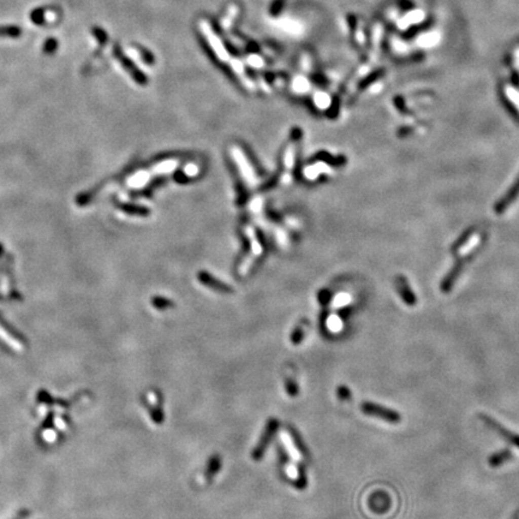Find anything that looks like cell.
<instances>
[{"label":"cell","mask_w":519,"mask_h":519,"mask_svg":"<svg viewBox=\"0 0 519 519\" xmlns=\"http://www.w3.org/2000/svg\"><path fill=\"white\" fill-rule=\"evenodd\" d=\"M279 427H280V422H279L277 418L272 417L267 421V423H266V426H265V429H264V431H262L261 436H260V439H258L257 445H256L255 449L252 450L251 458L254 459L255 462H258V460H261L262 458H264L266 451H267L268 446L271 445L272 440L274 439V436H275V434H277Z\"/></svg>","instance_id":"cell-1"},{"label":"cell","mask_w":519,"mask_h":519,"mask_svg":"<svg viewBox=\"0 0 519 519\" xmlns=\"http://www.w3.org/2000/svg\"><path fill=\"white\" fill-rule=\"evenodd\" d=\"M361 410L366 416L376 417L392 424H397L401 421V415L397 410L382 406V405L373 403V401H363L361 404Z\"/></svg>","instance_id":"cell-2"},{"label":"cell","mask_w":519,"mask_h":519,"mask_svg":"<svg viewBox=\"0 0 519 519\" xmlns=\"http://www.w3.org/2000/svg\"><path fill=\"white\" fill-rule=\"evenodd\" d=\"M478 418L486 424L487 427L491 428V429L494 430L496 434H499V435L504 437V439L507 441L508 443H511L512 446L519 449V434L514 433V431L508 429V428H506L504 424H501L500 422L496 421L494 417L489 416V415H487L485 413H479Z\"/></svg>","instance_id":"cell-3"},{"label":"cell","mask_w":519,"mask_h":519,"mask_svg":"<svg viewBox=\"0 0 519 519\" xmlns=\"http://www.w3.org/2000/svg\"><path fill=\"white\" fill-rule=\"evenodd\" d=\"M232 154H233V159H235L237 165H238L239 170L242 171L243 178H244L245 181L249 184V186L254 187L256 184V174H255L254 170H252L251 165H249L248 160H246L244 153H243L242 151H239L238 148H233Z\"/></svg>","instance_id":"cell-4"},{"label":"cell","mask_w":519,"mask_h":519,"mask_svg":"<svg viewBox=\"0 0 519 519\" xmlns=\"http://www.w3.org/2000/svg\"><path fill=\"white\" fill-rule=\"evenodd\" d=\"M113 54H115L117 59L121 61V64L123 65V66H124V69H126L130 73H131L132 79L137 81L138 83H145V82H147V79H145L144 75L142 73L141 71L137 69V67H136V65L132 63V61L130 60L128 57L123 54V52L121 50V47H119V45L116 44L115 46H113Z\"/></svg>","instance_id":"cell-5"},{"label":"cell","mask_w":519,"mask_h":519,"mask_svg":"<svg viewBox=\"0 0 519 519\" xmlns=\"http://www.w3.org/2000/svg\"><path fill=\"white\" fill-rule=\"evenodd\" d=\"M518 195H519V177L515 179L513 186H512L510 189L507 190V193H506L504 196H502L501 199L498 201V203L495 204V212L498 214L504 213L505 210L507 209L512 203H513V201L517 199Z\"/></svg>","instance_id":"cell-6"},{"label":"cell","mask_w":519,"mask_h":519,"mask_svg":"<svg viewBox=\"0 0 519 519\" xmlns=\"http://www.w3.org/2000/svg\"><path fill=\"white\" fill-rule=\"evenodd\" d=\"M512 458H513V452H512V451H510V450L498 451V452L493 453L492 456H489L488 465L492 466V468H499V466H502L504 464L510 462Z\"/></svg>","instance_id":"cell-7"},{"label":"cell","mask_w":519,"mask_h":519,"mask_svg":"<svg viewBox=\"0 0 519 519\" xmlns=\"http://www.w3.org/2000/svg\"><path fill=\"white\" fill-rule=\"evenodd\" d=\"M223 466V460L221 458H220L219 454H214V456H212L208 460V463H207V468H206V472H204V478H206L207 482H210L212 479L215 477L216 475H218V472L220 471V469H221Z\"/></svg>","instance_id":"cell-8"},{"label":"cell","mask_w":519,"mask_h":519,"mask_svg":"<svg viewBox=\"0 0 519 519\" xmlns=\"http://www.w3.org/2000/svg\"><path fill=\"white\" fill-rule=\"evenodd\" d=\"M398 288L401 294V298H403V301L407 304V306H415V304H416V296H415L414 292L410 290V287H409L405 279H398Z\"/></svg>","instance_id":"cell-9"},{"label":"cell","mask_w":519,"mask_h":519,"mask_svg":"<svg viewBox=\"0 0 519 519\" xmlns=\"http://www.w3.org/2000/svg\"><path fill=\"white\" fill-rule=\"evenodd\" d=\"M462 268H463L462 262H458V264L454 266V268L450 272L445 280H443L442 284H441V291L449 292L451 288H452L454 283H456L457 278H458L460 271H462Z\"/></svg>","instance_id":"cell-10"},{"label":"cell","mask_w":519,"mask_h":519,"mask_svg":"<svg viewBox=\"0 0 519 519\" xmlns=\"http://www.w3.org/2000/svg\"><path fill=\"white\" fill-rule=\"evenodd\" d=\"M285 391H286L288 397L294 398L297 397L298 393H300V387H298L297 382L294 381L293 379L287 378L286 380H285Z\"/></svg>","instance_id":"cell-11"},{"label":"cell","mask_w":519,"mask_h":519,"mask_svg":"<svg viewBox=\"0 0 519 519\" xmlns=\"http://www.w3.org/2000/svg\"><path fill=\"white\" fill-rule=\"evenodd\" d=\"M293 161H294V148H293V145H290V147L287 148L286 155H285V168H286V172L288 171V173H290L292 167H293Z\"/></svg>","instance_id":"cell-12"},{"label":"cell","mask_w":519,"mask_h":519,"mask_svg":"<svg viewBox=\"0 0 519 519\" xmlns=\"http://www.w3.org/2000/svg\"><path fill=\"white\" fill-rule=\"evenodd\" d=\"M177 166L176 160H167L165 162H161L159 166H157V171L159 173H168V172L173 171Z\"/></svg>","instance_id":"cell-13"},{"label":"cell","mask_w":519,"mask_h":519,"mask_svg":"<svg viewBox=\"0 0 519 519\" xmlns=\"http://www.w3.org/2000/svg\"><path fill=\"white\" fill-rule=\"evenodd\" d=\"M92 32H93L94 36L97 39V41H99L100 44L101 45L107 44V41H108V35H107V32L105 30H102V29L99 27H94L92 29Z\"/></svg>","instance_id":"cell-14"},{"label":"cell","mask_w":519,"mask_h":519,"mask_svg":"<svg viewBox=\"0 0 519 519\" xmlns=\"http://www.w3.org/2000/svg\"><path fill=\"white\" fill-rule=\"evenodd\" d=\"M44 12H45V11H44V10H42V9H36V10H34V11H32V12H31V15H30L31 21L34 22L35 24H39V25L44 24V22H45V19H44Z\"/></svg>","instance_id":"cell-15"},{"label":"cell","mask_w":519,"mask_h":519,"mask_svg":"<svg viewBox=\"0 0 519 519\" xmlns=\"http://www.w3.org/2000/svg\"><path fill=\"white\" fill-rule=\"evenodd\" d=\"M57 47H58V41L56 40V39L50 38V39H47L46 42H45L44 51H45V53L51 54L57 50Z\"/></svg>","instance_id":"cell-16"},{"label":"cell","mask_w":519,"mask_h":519,"mask_svg":"<svg viewBox=\"0 0 519 519\" xmlns=\"http://www.w3.org/2000/svg\"><path fill=\"white\" fill-rule=\"evenodd\" d=\"M0 35H9V36L17 38L18 35H21V29H18L16 27L0 28Z\"/></svg>","instance_id":"cell-17"},{"label":"cell","mask_w":519,"mask_h":519,"mask_svg":"<svg viewBox=\"0 0 519 519\" xmlns=\"http://www.w3.org/2000/svg\"><path fill=\"white\" fill-rule=\"evenodd\" d=\"M337 394H338L340 400H349L351 398V392L346 386H339L337 389Z\"/></svg>","instance_id":"cell-18"},{"label":"cell","mask_w":519,"mask_h":519,"mask_svg":"<svg viewBox=\"0 0 519 519\" xmlns=\"http://www.w3.org/2000/svg\"><path fill=\"white\" fill-rule=\"evenodd\" d=\"M316 106H319L320 108H326V107L329 106V99H328V95H326V94H319V95H316Z\"/></svg>","instance_id":"cell-19"},{"label":"cell","mask_w":519,"mask_h":519,"mask_svg":"<svg viewBox=\"0 0 519 519\" xmlns=\"http://www.w3.org/2000/svg\"><path fill=\"white\" fill-rule=\"evenodd\" d=\"M303 338H304L303 329H302L301 327H298V328H296V330L292 333L291 342H292V344H294V345H297V344H300L302 340H303Z\"/></svg>","instance_id":"cell-20"},{"label":"cell","mask_w":519,"mask_h":519,"mask_svg":"<svg viewBox=\"0 0 519 519\" xmlns=\"http://www.w3.org/2000/svg\"><path fill=\"white\" fill-rule=\"evenodd\" d=\"M137 50L139 52V54H141V58L145 61V63H148V64L154 63V58L151 54V52H148L147 50H144L143 47H139V46H138Z\"/></svg>","instance_id":"cell-21"},{"label":"cell","mask_w":519,"mask_h":519,"mask_svg":"<svg viewBox=\"0 0 519 519\" xmlns=\"http://www.w3.org/2000/svg\"><path fill=\"white\" fill-rule=\"evenodd\" d=\"M184 173H186V176H188V177L196 176V174L199 173V167H197L195 164L187 165L186 168H184Z\"/></svg>","instance_id":"cell-22"},{"label":"cell","mask_w":519,"mask_h":519,"mask_svg":"<svg viewBox=\"0 0 519 519\" xmlns=\"http://www.w3.org/2000/svg\"><path fill=\"white\" fill-rule=\"evenodd\" d=\"M284 2L285 0H274L273 4H272V6H271V14L272 15L279 14V12L281 11V8H283Z\"/></svg>","instance_id":"cell-23"},{"label":"cell","mask_w":519,"mask_h":519,"mask_svg":"<svg viewBox=\"0 0 519 519\" xmlns=\"http://www.w3.org/2000/svg\"><path fill=\"white\" fill-rule=\"evenodd\" d=\"M349 301H350L349 294L340 293L339 296L336 297V300H334V304H336V306H345Z\"/></svg>","instance_id":"cell-24"},{"label":"cell","mask_w":519,"mask_h":519,"mask_svg":"<svg viewBox=\"0 0 519 519\" xmlns=\"http://www.w3.org/2000/svg\"><path fill=\"white\" fill-rule=\"evenodd\" d=\"M153 304H155L159 309H165V308L172 306L171 302L166 301V300H155V301H153Z\"/></svg>","instance_id":"cell-25"},{"label":"cell","mask_w":519,"mask_h":519,"mask_svg":"<svg viewBox=\"0 0 519 519\" xmlns=\"http://www.w3.org/2000/svg\"><path fill=\"white\" fill-rule=\"evenodd\" d=\"M512 519H519V513H518V514H515V517H513Z\"/></svg>","instance_id":"cell-26"}]
</instances>
